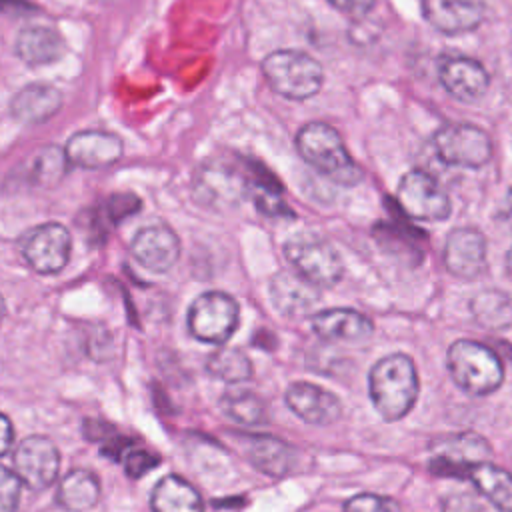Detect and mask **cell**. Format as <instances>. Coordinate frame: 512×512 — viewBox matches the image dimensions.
<instances>
[{
	"instance_id": "1",
	"label": "cell",
	"mask_w": 512,
	"mask_h": 512,
	"mask_svg": "<svg viewBox=\"0 0 512 512\" xmlns=\"http://www.w3.org/2000/svg\"><path fill=\"white\" fill-rule=\"evenodd\" d=\"M418 388V372L408 354H388L370 368V400L386 422H396L412 410L418 398Z\"/></svg>"
},
{
	"instance_id": "2",
	"label": "cell",
	"mask_w": 512,
	"mask_h": 512,
	"mask_svg": "<svg viewBox=\"0 0 512 512\" xmlns=\"http://www.w3.org/2000/svg\"><path fill=\"white\" fill-rule=\"evenodd\" d=\"M298 154L320 174L336 184L354 186L362 180V170L348 154L342 136L326 122H308L296 134Z\"/></svg>"
},
{
	"instance_id": "3",
	"label": "cell",
	"mask_w": 512,
	"mask_h": 512,
	"mask_svg": "<svg viewBox=\"0 0 512 512\" xmlns=\"http://www.w3.org/2000/svg\"><path fill=\"white\" fill-rule=\"evenodd\" d=\"M446 364L452 380L472 396L492 394L504 380L500 356L476 340H456L446 352Z\"/></svg>"
},
{
	"instance_id": "4",
	"label": "cell",
	"mask_w": 512,
	"mask_h": 512,
	"mask_svg": "<svg viewBox=\"0 0 512 512\" xmlns=\"http://www.w3.org/2000/svg\"><path fill=\"white\" fill-rule=\"evenodd\" d=\"M270 88L288 100H306L320 92L324 70L318 60L300 50H276L262 60Z\"/></svg>"
},
{
	"instance_id": "5",
	"label": "cell",
	"mask_w": 512,
	"mask_h": 512,
	"mask_svg": "<svg viewBox=\"0 0 512 512\" xmlns=\"http://www.w3.org/2000/svg\"><path fill=\"white\" fill-rule=\"evenodd\" d=\"M252 184L254 176L248 164L238 166L232 160L212 158L198 168L194 194L200 204L212 210H230L252 192Z\"/></svg>"
},
{
	"instance_id": "6",
	"label": "cell",
	"mask_w": 512,
	"mask_h": 512,
	"mask_svg": "<svg viewBox=\"0 0 512 512\" xmlns=\"http://www.w3.org/2000/svg\"><path fill=\"white\" fill-rule=\"evenodd\" d=\"M284 256L294 272L316 288L334 286L344 274V262L336 248L310 232L290 238L284 244Z\"/></svg>"
},
{
	"instance_id": "7",
	"label": "cell",
	"mask_w": 512,
	"mask_h": 512,
	"mask_svg": "<svg viewBox=\"0 0 512 512\" xmlns=\"http://www.w3.org/2000/svg\"><path fill=\"white\" fill-rule=\"evenodd\" d=\"M240 320L238 302L226 292H204L188 310L190 334L206 344H224L236 330Z\"/></svg>"
},
{
	"instance_id": "8",
	"label": "cell",
	"mask_w": 512,
	"mask_h": 512,
	"mask_svg": "<svg viewBox=\"0 0 512 512\" xmlns=\"http://www.w3.org/2000/svg\"><path fill=\"white\" fill-rule=\"evenodd\" d=\"M434 148L448 166L476 170L492 158V142L488 134L466 122H450L436 130Z\"/></svg>"
},
{
	"instance_id": "9",
	"label": "cell",
	"mask_w": 512,
	"mask_h": 512,
	"mask_svg": "<svg viewBox=\"0 0 512 512\" xmlns=\"http://www.w3.org/2000/svg\"><path fill=\"white\" fill-rule=\"evenodd\" d=\"M400 208L414 220L440 222L446 220L452 204L442 186L424 170H408L396 188Z\"/></svg>"
},
{
	"instance_id": "10",
	"label": "cell",
	"mask_w": 512,
	"mask_h": 512,
	"mask_svg": "<svg viewBox=\"0 0 512 512\" xmlns=\"http://www.w3.org/2000/svg\"><path fill=\"white\" fill-rule=\"evenodd\" d=\"M20 252L28 266L38 274L60 272L72 252V238L60 222H46L26 232L20 242Z\"/></svg>"
},
{
	"instance_id": "11",
	"label": "cell",
	"mask_w": 512,
	"mask_h": 512,
	"mask_svg": "<svg viewBox=\"0 0 512 512\" xmlns=\"http://www.w3.org/2000/svg\"><path fill=\"white\" fill-rule=\"evenodd\" d=\"M14 472L34 492L54 484L60 468V452L46 436H28L14 450Z\"/></svg>"
},
{
	"instance_id": "12",
	"label": "cell",
	"mask_w": 512,
	"mask_h": 512,
	"mask_svg": "<svg viewBox=\"0 0 512 512\" xmlns=\"http://www.w3.org/2000/svg\"><path fill=\"white\" fill-rule=\"evenodd\" d=\"M434 454L436 456L430 462V470L442 476L464 478L474 466L488 462L492 452L482 436L474 432H462L434 444Z\"/></svg>"
},
{
	"instance_id": "13",
	"label": "cell",
	"mask_w": 512,
	"mask_h": 512,
	"mask_svg": "<svg viewBox=\"0 0 512 512\" xmlns=\"http://www.w3.org/2000/svg\"><path fill=\"white\" fill-rule=\"evenodd\" d=\"M438 80L452 98L468 104L480 100L490 86L486 68L470 56H442L438 60Z\"/></svg>"
},
{
	"instance_id": "14",
	"label": "cell",
	"mask_w": 512,
	"mask_h": 512,
	"mask_svg": "<svg viewBox=\"0 0 512 512\" xmlns=\"http://www.w3.org/2000/svg\"><path fill=\"white\" fill-rule=\"evenodd\" d=\"M446 270L462 280H474L486 266V238L480 230L454 228L444 246Z\"/></svg>"
},
{
	"instance_id": "15",
	"label": "cell",
	"mask_w": 512,
	"mask_h": 512,
	"mask_svg": "<svg viewBox=\"0 0 512 512\" xmlns=\"http://www.w3.org/2000/svg\"><path fill=\"white\" fill-rule=\"evenodd\" d=\"M130 252L138 264L152 272H168L180 258V240L176 232L164 224L144 226L130 244Z\"/></svg>"
},
{
	"instance_id": "16",
	"label": "cell",
	"mask_w": 512,
	"mask_h": 512,
	"mask_svg": "<svg viewBox=\"0 0 512 512\" xmlns=\"http://www.w3.org/2000/svg\"><path fill=\"white\" fill-rule=\"evenodd\" d=\"M122 140L116 134L102 130H82L68 138L64 154L72 166L78 168H104L122 158Z\"/></svg>"
},
{
	"instance_id": "17",
	"label": "cell",
	"mask_w": 512,
	"mask_h": 512,
	"mask_svg": "<svg viewBox=\"0 0 512 512\" xmlns=\"http://www.w3.org/2000/svg\"><path fill=\"white\" fill-rule=\"evenodd\" d=\"M286 406L304 422L328 426L342 414L338 396L310 382H294L286 390Z\"/></svg>"
},
{
	"instance_id": "18",
	"label": "cell",
	"mask_w": 512,
	"mask_h": 512,
	"mask_svg": "<svg viewBox=\"0 0 512 512\" xmlns=\"http://www.w3.org/2000/svg\"><path fill=\"white\" fill-rule=\"evenodd\" d=\"M312 330L328 342H364L372 336V322L368 316L352 308H328L312 314Z\"/></svg>"
},
{
	"instance_id": "19",
	"label": "cell",
	"mask_w": 512,
	"mask_h": 512,
	"mask_svg": "<svg viewBox=\"0 0 512 512\" xmlns=\"http://www.w3.org/2000/svg\"><path fill=\"white\" fill-rule=\"evenodd\" d=\"M270 300L282 316L298 318L312 312L320 300V292L296 272H278L270 280Z\"/></svg>"
},
{
	"instance_id": "20",
	"label": "cell",
	"mask_w": 512,
	"mask_h": 512,
	"mask_svg": "<svg viewBox=\"0 0 512 512\" xmlns=\"http://www.w3.org/2000/svg\"><path fill=\"white\" fill-rule=\"evenodd\" d=\"M424 18L444 34H464L482 20L478 0H422Z\"/></svg>"
},
{
	"instance_id": "21",
	"label": "cell",
	"mask_w": 512,
	"mask_h": 512,
	"mask_svg": "<svg viewBox=\"0 0 512 512\" xmlns=\"http://www.w3.org/2000/svg\"><path fill=\"white\" fill-rule=\"evenodd\" d=\"M62 106V94L56 86L34 82L18 90L10 100V114L26 124L50 120Z\"/></svg>"
},
{
	"instance_id": "22",
	"label": "cell",
	"mask_w": 512,
	"mask_h": 512,
	"mask_svg": "<svg viewBox=\"0 0 512 512\" xmlns=\"http://www.w3.org/2000/svg\"><path fill=\"white\" fill-rule=\"evenodd\" d=\"M246 456L256 470L272 478L286 476L296 462V452L290 444L266 434L248 438Z\"/></svg>"
},
{
	"instance_id": "23",
	"label": "cell",
	"mask_w": 512,
	"mask_h": 512,
	"mask_svg": "<svg viewBox=\"0 0 512 512\" xmlns=\"http://www.w3.org/2000/svg\"><path fill=\"white\" fill-rule=\"evenodd\" d=\"M152 512H202L198 490L184 478L168 474L156 482L150 494Z\"/></svg>"
},
{
	"instance_id": "24",
	"label": "cell",
	"mask_w": 512,
	"mask_h": 512,
	"mask_svg": "<svg viewBox=\"0 0 512 512\" xmlns=\"http://www.w3.org/2000/svg\"><path fill=\"white\" fill-rule=\"evenodd\" d=\"M64 52L62 36L48 26H28L16 38V54L30 66L56 62Z\"/></svg>"
},
{
	"instance_id": "25",
	"label": "cell",
	"mask_w": 512,
	"mask_h": 512,
	"mask_svg": "<svg viewBox=\"0 0 512 512\" xmlns=\"http://www.w3.org/2000/svg\"><path fill=\"white\" fill-rule=\"evenodd\" d=\"M100 500V482L90 470H70L58 484L56 502L70 512H86Z\"/></svg>"
},
{
	"instance_id": "26",
	"label": "cell",
	"mask_w": 512,
	"mask_h": 512,
	"mask_svg": "<svg viewBox=\"0 0 512 512\" xmlns=\"http://www.w3.org/2000/svg\"><path fill=\"white\" fill-rule=\"evenodd\" d=\"M468 478L500 512H512V474L508 470L482 462L470 470Z\"/></svg>"
},
{
	"instance_id": "27",
	"label": "cell",
	"mask_w": 512,
	"mask_h": 512,
	"mask_svg": "<svg viewBox=\"0 0 512 512\" xmlns=\"http://www.w3.org/2000/svg\"><path fill=\"white\" fill-rule=\"evenodd\" d=\"M470 310L478 324L490 330H502L512 324V300L498 290H484L470 302Z\"/></svg>"
},
{
	"instance_id": "28",
	"label": "cell",
	"mask_w": 512,
	"mask_h": 512,
	"mask_svg": "<svg viewBox=\"0 0 512 512\" xmlns=\"http://www.w3.org/2000/svg\"><path fill=\"white\" fill-rule=\"evenodd\" d=\"M68 164L70 162L64 150L56 146H44L36 150V154L28 160L26 174L30 182H34L36 186H48V184H56L64 176Z\"/></svg>"
},
{
	"instance_id": "29",
	"label": "cell",
	"mask_w": 512,
	"mask_h": 512,
	"mask_svg": "<svg viewBox=\"0 0 512 512\" xmlns=\"http://www.w3.org/2000/svg\"><path fill=\"white\" fill-rule=\"evenodd\" d=\"M206 370L224 382L238 384L252 376V362L238 348H220L208 358Z\"/></svg>"
},
{
	"instance_id": "30",
	"label": "cell",
	"mask_w": 512,
	"mask_h": 512,
	"mask_svg": "<svg viewBox=\"0 0 512 512\" xmlns=\"http://www.w3.org/2000/svg\"><path fill=\"white\" fill-rule=\"evenodd\" d=\"M220 410L236 424L256 426L264 420V404L250 390H230L220 400Z\"/></svg>"
},
{
	"instance_id": "31",
	"label": "cell",
	"mask_w": 512,
	"mask_h": 512,
	"mask_svg": "<svg viewBox=\"0 0 512 512\" xmlns=\"http://www.w3.org/2000/svg\"><path fill=\"white\" fill-rule=\"evenodd\" d=\"M344 512H402V508L394 498L364 492L346 500Z\"/></svg>"
},
{
	"instance_id": "32",
	"label": "cell",
	"mask_w": 512,
	"mask_h": 512,
	"mask_svg": "<svg viewBox=\"0 0 512 512\" xmlns=\"http://www.w3.org/2000/svg\"><path fill=\"white\" fill-rule=\"evenodd\" d=\"M22 492L20 476L0 464V512H16Z\"/></svg>"
},
{
	"instance_id": "33",
	"label": "cell",
	"mask_w": 512,
	"mask_h": 512,
	"mask_svg": "<svg viewBox=\"0 0 512 512\" xmlns=\"http://www.w3.org/2000/svg\"><path fill=\"white\" fill-rule=\"evenodd\" d=\"M138 208H140V200L132 194H114V196H110V200L106 204L108 216L112 220H122L130 214H134Z\"/></svg>"
},
{
	"instance_id": "34",
	"label": "cell",
	"mask_w": 512,
	"mask_h": 512,
	"mask_svg": "<svg viewBox=\"0 0 512 512\" xmlns=\"http://www.w3.org/2000/svg\"><path fill=\"white\" fill-rule=\"evenodd\" d=\"M154 462H156V458H152V454H148V452H144V450H130V452L126 454V458H124L126 472H128V476H132V478L144 476L152 466H156Z\"/></svg>"
},
{
	"instance_id": "35",
	"label": "cell",
	"mask_w": 512,
	"mask_h": 512,
	"mask_svg": "<svg viewBox=\"0 0 512 512\" xmlns=\"http://www.w3.org/2000/svg\"><path fill=\"white\" fill-rule=\"evenodd\" d=\"M326 2L332 4L338 12H342L346 16L362 18V16H366L372 10L376 0H326Z\"/></svg>"
},
{
	"instance_id": "36",
	"label": "cell",
	"mask_w": 512,
	"mask_h": 512,
	"mask_svg": "<svg viewBox=\"0 0 512 512\" xmlns=\"http://www.w3.org/2000/svg\"><path fill=\"white\" fill-rule=\"evenodd\" d=\"M12 440H14L12 422L6 414L0 412V456H4L8 452V448L12 446Z\"/></svg>"
},
{
	"instance_id": "37",
	"label": "cell",
	"mask_w": 512,
	"mask_h": 512,
	"mask_svg": "<svg viewBox=\"0 0 512 512\" xmlns=\"http://www.w3.org/2000/svg\"><path fill=\"white\" fill-rule=\"evenodd\" d=\"M506 268H508V274L512 276V248H510L508 254H506Z\"/></svg>"
},
{
	"instance_id": "38",
	"label": "cell",
	"mask_w": 512,
	"mask_h": 512,
	"mask_svg": "<svg viewBox=\"0 0 512 512\" xmlns=\"http://www.w3.org/2000/svg\"><path fill=\"white\" fill-rule=\"evenodd\" d=\"M4 316H6V302H4V298H2V294H0V322H2Z\"/></svg>"
}]
</instances>
